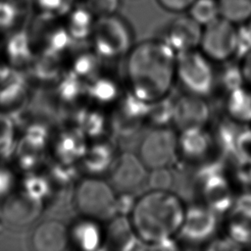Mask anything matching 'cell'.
<instances>
[{
    "label": "cell",
    "mask_w": 251,
    "mask_h": 251,
    "mask_svg": "<svg viewBox=\"0 0 251 251\" xmlns=\"http://www.w3.org/2000/svg\"><path fill=\"white\" fill-rule=\"evenodd\" d=\"M176 58L161 37L135 42L124 58L126 92L148 105L170 96L176 85Z\"/></svg>",
    "instance_id": "1"
},
{
    "label": "cell",
    "mask_w": 251,
    "mask_h": 251,
    "mask_svg": "<svg viewBox=\"0 0 251 251\" xmlns=\"http://www.w3.org/2000/svg\"><path fill=\"white\" fill-rule=\"evenodd\" d=\"M186 208L187 204L172 189H148L135 197L127 217L139 244L149 249H178L176 239Z\"/></svg>",
    "instance_id": "2"
},
{
    "label": "cell",
    "mask_w": 251,
    "mask_h": 251,
    "mask_svg": "<svg viewBox=\"0 0 251 251\" xmlns=\"http://www.w3.org/2000/svg\"><path fill=\"white\" fill-rule=\"evenodd\" d=\"M134 38L132 25L118 12L97 17L88 41L101 60L115 61L126 57L135 43Z\"/></svg>",
    "instance_id": "3"
},
{
    "label": "cell",
    "mask_w": 251,
    "mask_h": 251,
    "mask_svg": "<svg viewBox=\"0 0 251 251\" xmlns=\"http://www.w3.org/2000/svg\"><path fill=\"white\" fill-rule=\"evenodd\" d=\"M118 192L103 176H84L75 186L74 207L79 216L106 222L117 215Z\"/></svg>",
    "instance_id": "4"
},
{
    "label": "cell",
    "mask_w": 251,
    "mask_h": 251,
    "mask_svg": "<svg viewBox=\"0 0 251 251\" xmlns=\"http://www.w3.org/2000/svg\"><path fill=\"white\" fill-rule=\"evenodd\" d=\"M199 48L177 54L176 85L183 93L207 98L217 88V73Z\"/></svg>",
    "instance_id": "5"
},
{
    "label": "cell",
    "mask_w": 251,
    "mask_h": 251,
    "mask_svg": "<svg viewBox=\"0 0 251 251\" xmlns=\"http://www.w3.org/2000/svg\"><path fill=\"white\" fill-rule=\"evenodd\" d=\"M218 215L219 213L201 202L187 205L181 229L176 239L178 247L207 248L218 234Z\"/></svg>",
    "instance_id": "6"
},
{
    "label": "cell",
    "mask_w": 251,
    "mask_h": 251,
    "mask_svg": "<svg viewBox=\"0 0 251 251\" xmlns=\"http://www.w3.org/2000/svg\"><path fill=\"white\" fill-rule=\"evenodd\" d=\"M199 50L214 64H226L237 57V25L218 18L203 26Z\"/></svg>",
    "instance_id": "7"
},
{
    "label": "cell",
    "mask_w": 251,
    "mask_h": 251,
    "mask_svg": "<svg viewBox=\"0 0 251 251\" xmlns=\"http://www.w3.org/2000/svg\"><path fill=\"white\" fill-rule=\"evenodd\" d=\"M136 154L148 170L170 167L177 159V131L172 126H153L141 138Z\"/></svg>",
    "instance_id": "8"
},
{
    "label": "cell",
    "mask_w": 251,
    "mask_h": 251,
    "mask_svg": "<svg viewBox=\"0 0 251 251\" xmlns=\"http://www.w3.org/2000/svg\"><path fill=\"white\" fill-rule=\"evenodd\" d=\"M148 171L136 152H122L107 176L118 193H133L146 183Z\"/></svg>",
    "instance_id": "9"
},
{
    "label": "cell",
    "mask_w": 251,
    "mask_h": 251,
    "mask_svg": "<svg viewBox=\"0 0 251 251\" xmlns=\"http://www.w3.org/2000/svg\"><path fill=\"white\" fill-rule=\"evenodd\" d=\"M207 98L181 93L175 99L172 126L176 130L207 127L211 109Z\"/></svg>",
    "instance_id": "10"
},
{
    "label": "cell",
    "mask_w": 251,
    "mask_h": 251,
    "mask_svg": "<svg viewBox=\"0 0 251 251\" xmlns=\"http://www.w3.org/2000/svg\"><path fill=\"white\" fill-rule=\"evenodd\" d=\"M203 26L186 13L178 14L165 26L163 38L178 54L199 47Z\"/></svg>",
    "instance_id": "11"
},
{
    "label": "cell",
    "mask_w": 251,
    "mask_h": 251,
    "mask_svg": "<svg viewBox=\"0 0 251 251\" xmlns=\"http://www.w3.org/2000/svg\"><path fill=\"white\" fill-rule=\"evenodd\" d=\"M69 245L79 251L103 249L104 224L98 220L79 216L68 226Z\"/></svg>",
    "instance_id": "12"
},
{
    "label": "cell",
    "mask_w": 251,
    "mask_h": 251,
    "mask_svg": "<svg viewBox=\"0 0 251 251\" xmlns=\"http://www.w3.org/2000/svg\"><path fill=\"white\" fill-rule=\"evenodd\" d=\"M118 154L114 143L110 140L103 137L92 139L88 142L79 162L84 176H104L108 175Z\"/></svg>",
    "instance_id": "13"
},
{
    "label": "cell",
    "mask_w": 251,
    "mask_h": 251,
    "mask_svg": "<svg viewBox=\"0 0 251 251\" xmlns=\"http://www.w3.org/2000/svg\"><path fill=\"white\" fill-rule=\"evenodd\" d=\"M215 143L214 135L207 127H195L177 131V158L192 163L205 159Z\"/></svg>",
    "instance_id": "14"
},
{
    "label": "cell",
    "mask_w": 251,
    "mask_h": 251,
    "mask_svg": "<svg viewBox=\"0 0 251 251\" xmlns=\"http://www.w3.org/2000/svg\"><path fill=\"white\" fill-rule=\"evenodd\" d=\"M198 190L200 195L199 202L207 205L217 213H226L234 201L229 181L219 173L205 175Z\"/></svg>",
    "instance_id": "15"
},
{
    "label": "cell",
    "mask_w": 251,
    "mask_h": 251,
    "mask_svg": "<svg viewBox=\"0 0 251 251\" xmlns=\"http://www.w3.org/2000/svg\"><path fill=\"white\" fill-rule=\"evenodd\" d=\"M103 224V249L113 251H128L136 248L137 244H139L127 216L117 214Z\"/></svg>",
    "instance_id": "16"
},
{
    "label": "cell",
    "mask_w": 251,
    "mask_h": 251,
    "mask_svg": "<svg viewBox=\"0 0 251 251\" xmlns=\"http://www.w3.org/2000/svg\"><path fill=\"white\" fill-rule=\"evenodd\" d=\"M31 244L37 251H62L69 245L68 226L54 219L43 221L33 230Z\"/></svg>",
    "instance_id": "17"
},
{
    "label": "cell",
    "mask_w": 251,
    "mask_h": 251,
    "mask_svg": "<svg viewBox=\"0 0 251 251\" xmlns=\"http://www.w3.org/2000/svg\"><path fill=\"white\" fill-rule=\"evenodd\" d=\"M65 26L72 40H88L97 17L82 3H75L65 14Z\"/></svg>",
    "instance_id": "18"
},
{
    "label": "cell",
    "mask_w": 251,
    "mask_h": 251,
    "mask_svg": "<svg viewBox=\"0 0 251 251\" xmlns=\"http://www.w3.org/2000/svg\"><path fill=\"white\" fill-rule=\"evenodd\" d=\"M225 112L229 121L237 126L251 125V91L245 86L225 94Z\"/></svg>",
    "instance_id": "19"
},
{
    "label": "cell",
    "mask_w": 251,
    "mask_h": 251,
    "mask_svg": "<svg viewBox=\"0 0 251 251\" xmlns=\"http://www.w3.org/2000/svg\"><path fill=\"white\" fill-rule=\"evenodd\" d=\"M40 211L39 199L25 193L9 199L5 206V216L15 224H26Z\"/></svg>",
    "instance_id": "20"
},
{
    "label": "cell",
    "mask_w": 251,
    "mask_h": 251,
    "mask_svg": "<svg viewBox=\"0 0 251 251\" xmlns=\"http://www.w3.org/2000/svg\"><path fill=\"white\" fill-rule=\"evenodd\" d=\"M87 139L79 127L63 132L57 145L61 160L66 164L80 162L88 144Z\"/></svg>",
    "instance_id": "21"
},
{
    "label": "cell",
    "mask_w": 251,
    "mask_h": 251,
    "mask_svg": "<svg viewBox=\"0 0 251 251\" xmlns=\"http://www.w3.org/2000/svg\"><path fill=\"white\" fill-rule=\"evenodd\" d=\"M87 95L97 105L117 103L122 96V91L116 80L110 76H97L87 85Z\"/></svg>",
    "instance_id": "22"
},
{
    "label": "cell",
    "mask_w": 251,
    "mask_h": 251,
    "mask_svg": "<svg viewBox=\"0 0 251 251\" xmlns=\"http://www.w3.org/2000/svg\"><path fill=\"white\" fill-rule=\"evenodd\" d=\"M220 17L241 25L251 20V0H218Z\"/></svg>",
    "instance_id": "23"
},
{
    "label": "cell",
    "mask_w": 251,
    "mask_h": 251,
    "mask_svg": "<svg viewBox=\"0 0 251 251\" xmlns=\"http://www.w3.org/2000/svg\"><path fill=\"white\" fill-rule=\"evenodd\" d=\"M175 99L171 95L149 105L146 122L153 126H169L173 123Z\"/></svg>",
    "instance_id": "24"
},
{
    "label": "cell",
    "mask_w": 251,
    "mask_h": 251,
    "mask_svg": "<svg viewBox=\"0 0 251 251\" xmlns=\"http://www.w3.org/2000/svg\"><path fill=\"white\" fill-rule=\"evenodd\" d=\"M186 14L205 26L220 18L218 0H194Z\"/></svg>",
    "instance_id": "25"
},
{
    "label": "cell",
    "mask_w": 251,
    "mask_h": 251,
    "mask_svg": "<svg viewBox=\"0 0 251 251\" xmlns=\"http://www.w3.org/2000/svg\"><path fill=\"white\" fill-rule=\"evenodd\" d=\"M101 59L90 49L89 52H82L75 57L73 72L80 79L89 78L94 75L95 67Z\"/></svg>",
    "instance_id": "26"
},
{
    "label": "cell",
    "mask_w": 251,
    "mask_h": 251,
    "mask_svg": "<svg viewBox=\"0 0 251 251\" xmlns=\"http://www.w3.org/2000/svg\"><path fill=\"white\" fill-rule=\"evenodd\" d=\"M175 177L170 167L152 169L148 171L146 183L149 189L170 190L174 184Z\"/></svg>",
    "instance_id": "27"
},
{
    "label": "cell",
    "mask_w": 251,
    "mask_h": 251,
    "mask_svg": "<svg viewBox=\"0 0 251 251\" xmlns=\"http://www.w3.org/2000/svg\"><path fill=\"white\" fill-rule=\"evenodd\" d=\"M123 0H81L96 17L119 12Z\"/></svg>",
    "instance_id": "28"
},
{
    "label": "cell",
    "mask_w": 251,
    "mask_h": 251,
    "mask_svg": "<svg viewBox=\"0 0 251 251\" xmlns=\"http://www.w3.org/2000/svg\"><path fill=\"white\" fill-rule=\"evenodd\" d=\"M18 16V11L9 1L0 0V28L11 26Z\"/></svg>",
    "instance_id": "29"
},
{
    "label": "cell",
    "mask_w": 251,
    "mask_h": 251,
    "mask_svg": "<svg viewBox=\"0 0 251 251\" xmlns=\"http://www.w3.org/2000/svg\"><path fill=\"white\" fill-rule=\"evenodd\" d=\"M194 0H156L159 7L172 14H184Z\"/></svg>",
    "instance_id": "30"
},
{
    "label": "cell",
    "mask_w": 251,
    "mask_h": 251,
    "mask_svg": "<svg viewBox=\"0 0 251 251\" xmlns=\"http://www.w3.org/2000/svg\"><path fill=\"white\" fill-rule=\"evenodd\" d=\"M237 66L241 75L243 86L251 91V49L239 57Z\"/></svg>",
    "instance_id": "31"
},
{
    "label": "cell",
    "mask_w": 251,
    "mask_h": 251,
    "mask_svg": "<svg viewBox=\"0 0 251 251\" xmlns=\"http://www.w3.org/2000/svg\"><path fill=\"white\" fill-rule=\"evenodd\" d=\"M12 135V126L10 121L0 116V150L6 143H9Z\"/></svg>",
    "instance_id": "32"
},
{
    "label": "cell",
    "mask_w": 251,
    "mask_h": 251,
    "mask_svg": "<svg viewBox=\"0 0 251 251\" xmlns=\"http://www.w3.org/2000/svg\"><path fill=\"white\" fill-rule=\"evenodd\" d=\"M12 180L9 176V175L6 172H1L0 171V195L6 193L11 186Z\"/></svg>",
    "instance_id": "33"
},
{
    "label": "cell",
    "mask_w": 251,
    "mask_h": 251,
    "mask_svg": "<svg viewBox=\"0 0 251 251\" xmlns=\"http://www.w3.org/2000/svg\"><path fill=\"white\" fill-rule=\"evenodd\" d=\"M246 25H247V27H248V29H249V31H250V33H251V20L246 24Z\"/></svg>",
    "instance_id": "34"
},
{
    "label": "cell",
    "mask_w": 251,
    "mask_h": 251,
    "mask_svg": "<svg viewBox=\"0 0 251 251\" xmlns=\"http://www.w3.org/2000/svg\"><path fill=\"white\" fill-rule=\"evenodd\" d=\"M2 223H3V221L0 219V230H1V227H2Z\"/></svg>",
    "instance_id": "35"
}]
</instances>
